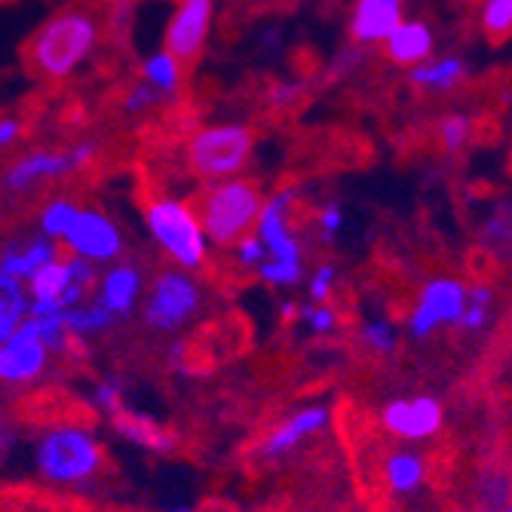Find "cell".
Segmentation results:
<instances>
[{"label": "cell", "mask_w": 512, "mask_h": 512, "mask_svg": "<svg viewBox=\"0 0 512 512\" xmlns=\"http://www.w3.org/2000/svg\"><path fill=\"white\" fill-rule=\"evenodd\" d=\"M99 19L89 7H68L46 19L34 37L28 40L25 59L31 71L43 80H65L71 77L96 50L99 40Z\"/></svg>", "instance_id": "6da1fadb"}, {"label": "cell", "mask_w": 512, "mask_h": 512, "mask_svg": "<svg viewBox=\"0 0 512 512\" xmlns=\"http://www.w3.org/2000/svg\"><path fill=\"white\" fill-rule=\"evenodd\" d=\"M264 197L258 191V184L249 178H227L215 181L200 194L194 203L203 230L209 243L221 249H237L246 237H252L258 230L261 212H264Z\"/></svg>", "instance_id": "7a4b0ae2"}, {"label": "cell", "mask_w": 512, "mask_h": 512, "mask_svg": "<svg viewBox=\"0 0 512 512\" xmlns=\"http://www.w3.org/2000/svg\"><path fill=\"white\" fill-rule=\"evenodd\" d=\"M34 463L46 482L83 485L102 470V442L80 424H59L37 439Z\"/></svg>", "instance_id": "3957f363"}, {"label": "cell", "mask_w": 512, "mask_h": 512, "mask_svg": "<svg viewBox=\"0 0 512 512\" xmlns=\"http://www.w3.org/2000/svg\"><path fill=\"white\" fill-rule=\"evenodd\" d=\"M292 203H295V191H289V188L273 194L264 203V212H261L258 230H255L267 246V261L258 267V276L267 286H276V289L298 286L304 276V252H301V243L292 234V224H289Z\"/></svg>", "instance_id": "277c9868"}, {"label": "cell", "mask_w": 512, "mask_h": 512, "mask_svg": "<svg viewBox=\"0 0 512 512\" xmlns=\"http://www.w3.org/2000/svg\"><path fill=\"white\" fill-rule=\"evenodd\" d=\"M252 148H255V138L249 126H240V123L206 126L191 135L188 166L197 178L209 184L240 178V172L252 160Z\"/></svg>", "instance_id": "5b68a950"}, {"label": "cell", "mask_w": 512, "mask_h": 512, "mask_svg": "<svg viewBox=\"0 0 512 512\" xmlns=\"http://www.w3.org/2000/svg\"><path fill=\"white\" fill-rule=\"evenodd\" d=\"M148 230L178 267L197 270L206 261L209 237L194 206L169 197L148 203Z\"/></svg>", "instance_id": "8992f818"}, {"label": "cell", "mask_w": 512, "mask_h": 512, "mask_svg": "<svg viewBox=\"0 0 512 512\" xmlns=\"http://www.w3.org/2000/svg\"><path fill=\"white\" fill-rule=\"evenodd\" d=\"M470 289L451 276L430 279V283L417 295V307L408 316V335L424 341L442 325H460L463 313H467Z\"/></svg>", "instance_id": "52a82bcc"}, {"label": "cell", "mask_w": 512, "mask_h": 512, "mask_svg": "<svg viewBox=\"0 0 512 512\" xmlns=\"http://www.w3.org/2000/svg\"><path fill=\"white\" fill-rule=\"evenodd\" d=\"M200 310V286L191 273L166 270L154 279L145 301V319L157 332H172Z\"/></svg>", "instance_id": "ba28073f"}, {"label": "cell", "mask_w": 512, "mask_h": 512, "mask_svg": "<svg viewBox=\"0 0 512 512\" xmlns=\"http://www.w3.org/2000/svg\"><path fill=\"white\" fill-rule=\"evenodd\" d=\"M92 157H96V145H92V142H80V145H74L68 151H31V154H25V157H19L16 163L7 166L4 188L10 194H25L31 188H37L40 181L74 175Z\"/></svg>", "instance_id": "9c48e42d"}, {"label": "cell", "mask_w": 512, "mask_h": 512, "mask_svg": "<svg viewBox=\"0 0 512 512\" xmlns=\"http://www.w3.org/2000/svg\"><path fill=\"white\" fill-rule=\"evenodd\" d=\"M212 13V0H178L163 34V50H169L181 65H194L209 40Z\"/></svg>", "instance_id": "30bf717a"}, {"label": "cell", "mask_w": 512, "mask_h": 512, "mask_svg": "<svg viewBox=\"0 0 512 512\" xmlns=\"http://www.w3.org/2000/svg\"><path fill=\"white\" fill-rule=\"evenodd\" d=\"M50 353L53 350L46 347L37 319L28 316L16 329V335L0 347V378L7 384H28L43 375Z\"/></svg>", "instance_id": "8fae6325"}, {"label": "cell", "mask_w": 512, "mask_h": 512, "mask_svg": "<svg viewBox=\"0 0 512 512\" xmlns=\"http://www.w3.org/2000/svg\"><path fill=\"white\" fill-rule=\"evenodd\" d=\"M62 243L71 249V255H80L92 264L114 261L123 252V237L117 224L99 209H80L77 221L71 224Z\"/></svg>", "instance_id": "7c38bea8"}, {"label": "cell", "mask_w": 512, "mask_h": 512, "mask_svg": "<svg viewBox=\"0 0 512 512\" xmlns=\"http://www.w3.org/2000/svg\"><path fill=\"white\" fill-rule=\"evenodd\" d=\"M381 424L387 433L405 442H424L442 430V405L433 396L393 399L381 411Z\"/></svg>", "instance_id": "4fadbf2b"}, {"label": "cell", "mask_w": 512, "mask_h": 512, "mask_svg": "<svg viewBox=\"0 0 512 512\" xmlns=\"http://www.w3.org/2000/svg\"><path fill=\"white\" fill-rule=\"evenodd\" d=\"M329 421H332V408L329 405H307V408L283 417V421H279L267 433V439L261 442V454L270 457V460L283 457V454L295 451L304 439L319 436L325 427H329Z\"/></svg>", "instance_id": "5bb4252c"}, {"label": "cell", "mask_w": 512, "mask_h": 512, "mask_svg": "<svg viewBox=\"0 0 512 512\" xmlns=\"http://www.w3.org/2000/svg\"><path fill=\"white\" fill-rule=\"evenodd\" d=\"M402 22V0H356L350 34L356 43H387Z\"/></svg>", "instance_id": "9a60e30c"}, {"label": "cell", "mask_w": 512, "mask_h": 512, "mask_svg": "<svg viewBox=\"0 0 512 512\" xmlns=\"http://www.w3.org/2000/svg\"><path fill=\"white\" fill-rule=\"evenodd\" d=\"M56 258H59L56 240H53V237H46V234H40V237L28 240L25 246L7 249V252H4V258H0V276L22 279V283H28V279H31L40 267L53 264Z\"/></svg>", "instance_id": "2e32d148"}, {"label": "cell", "mask_w": 512, "mask_h": 512, "mask_svg": "<svg viewBox=\"0 0 512 512\" xmlns=\"http://www.w3.org/2000/svg\"><path fill=\"white\" fill-rule=\"evenodd\" d=\"M433 31L430 25L424 22H402L390 40L384 43L387 46V56L396 62V65H408V68H417L424 65L430 56H433Z\"/></svg>", "instance_id": "e0dca14e"}, {"label": "cell", "mask_w": 512, "mask_h": 512, "mask_svg": "<svg viewBox=\"0 0 512 512\" xmlns=\"http://www.w3.org/2000/svg\"><path fill=\"white\" fill-rule=\"evenodd\" d=\"M138 295H142V273L132 264H114L105 276H102V286H99V301L117 313L126 316L132 313Z\"/></svg>", "instance_id": "ac0fdd59"}, {"label": "cell", "mask_w": 512, "mask_h": 512, "mask_svg": "<svg viewBox=\"0 0 512 512\" xmlns=\"http://www.w3.org/2000/svg\"><path fill=\"white\" fill-rule=\"evenodd\" d=\"M71 289H86L83 283H77L71 258H56L28 279V292L37 301H62Z\"/></svg>", "instance_id": "d6986e66"}, {"label": "cell", "mask_w": 512, "mask_h": 512, "mask_svg": "<svg viewBox=\"0 0 512 512\" xmlns=\"http://www.w3.org/2000/svg\"><path fill=\"white\" fill-rule=\"evenodd\" d=\"M427 479V460L417 454V451H393L387 460H384V482L393 494H414L417 488L424 485Z\"/></svg>", "instance_id": "ffe728a7"}, {"label": "cell", "mask_w": 512, "mask_h": 512, "mask_svg": "<svg viewBox=\"0 0 512 512\" xmlns=\"http://www.w3.org/2000/svg\"><path fill=\"white\" fill-rule=\"evenodd\" d=\"M114 430L126 439V442H132V445H138V448H148V451H172L175 448V439L163 430V427H157L151 417H145V414H135V411H120V414H114Z\"/></svg>", "instance_id": "44dd1931"}, {"label": "cell", "mask_w": 512, "mask_h": 512, "mask_svg": "<svg viewBox=\"0 0 512 512\" xmlns=\"http://www.w3.org/2000/svg\"><path fill=\"white\" fill-rule=\"evenodd\" d=\"M463 77H467V65L460 59H436V62H424L411 68L408 80L417 86V89H427V92H448L454 89Z\"/></svg>", "instance_id": "7402d4cb"}, {"label": "cell", "mask_w": 512, "mask_h": 512, "mask_svg": "<svg viewBox=\"0 0 512 512\" xmlns=\"http://www.w3.org/2000/svg\"><path fill=\"white\" fill-rule=\"evenodd\" d=\"M117 319L120 316L111 313L102 301H96V304H77V307L65 310V325H68L71 338H96V335L108 332Z\"/></svg>", "instance_id": "603a6c76"}, {"label": "cell", "mask_w": 512, "mask_h": 512, "mask_svg": "<svg viewBox=\"0 0 512 512\" xmlns=\"http://www.w3.org/2000/svg\"><path fill=\"white\" fill-rule=\"evenodd\" d=\"M181 68H184V65H181L169 50H160V53H154V56L145 59L142 77L160 92L163 99H172L175 92H178V86H181Z\"/></svg>", "instance_id": "cb8c5ba5"}, {"label": "cell", "mask_w": 512, "mask_h": 512, "mask_svg": "<svg viewBox=\"0 0 512 512\" xmlns=\"http://www.w3.org/2000/svg\"><path fill=\"white\" fill-rule=\"evenodd\" d=\"M77 215H80V206L71 203V200L46 203L43 212H40V234L53 237V240H65V234L71 230V224L77 221Z\"/></svg>", "instance_id": "d4e9b609"}, {"label": "cell", "mask_w": 512, "mask_h": 512, "mask_svg": "<svg viewBox=\"0 0 512 512\" xmlns=\"http://www.w3.org/2000/svg\"><path fill=\"white\" fill-rule=\"evenodd\" d=\"M482 246L488 252H500V255H506L512 249V209L509 206H497L488 215V221L482 227Z\"/></svg>", "instance_id": "484cf974"}, {"label": "cell", "mask_w": 512, "mask_h": 512, "mask_svg": "<svg viewBox=\"0 0 512 512\" xmlns=\"http://www.w3.org/2000/svg\"><path fill=\"white\" fill-rule=\"evenodd\" d=\"M491 304H494V292L488 286H473L470 289V301H467V313L460 319L463 332H485V325L491 322Z\"/></svg>", "instance_id": "4316f807"}, {"label": "cell", "mask_w": 512, "mask_h": 512, "mask_svg": "<svg viewBox=\"0 0 512 512\" xmlns=\"http://www.w3.org/2000/svg\"><path fill=\"white\" fill-rule=\"evenodd\" d=\"M362 344H365L371 353L387 356V353L396 350L399 335H396V329H393V322H387V319H368V322L362 325Z\"/></svg>", "instance_id": "83f0119b"}, {"label": "cell", "mask_w": 512, "mask_h": 512, "mask_svg": "<svg viewBox=\"0 0 512 512\" xmlns=\"http://www.w3.org/2000/svg\"><path fill=\"white\" fill-rule=\"evenodd\" d=\"M470 135H473V120L467 114H451L439 126V142L448 154H457L460 148H467Z\"/></svg>", "instance_id": "f1b7e54d"}, {"label": "cell", "mask_w": 512, "mask_h": 512, "mask_svg": "<svg viewBox=\"0 0 512 512\" xmlns=\"http://www.w3.org/2000/svg\"><path fill=\"white\" fill-rule=\"evenodd\" d=\"M298 319L307 325L313 335H332L338 329V313L329 307V304H316V301H307L298 307Z\"/></svg>", "instance_id": "f546056e"}, {"label": "cell", "mask_w": 512, "mask_h": 512, "mask_svg": "<svg viewBox=\"0 0 512 512\" xmlns=\"http://www.w3.org/2000/svg\"><path fill=\"white\" fill-rule=\"evenodd\" d=\"M482 28L500 40L512 31V0H485L482 10Z\"/></svg>", "instance_id": "4dcf8cb0"}, {"label": "cell", "mask_w": 512, "mask_h": 512, "mask_svg": "<svg viewBox=\"0 0 512 512\" xmlns=\"http://www.w3.org/2000/svg\"><path fill=\"white\" fill-rule=\"evenodd\" d=\"M335 283H338V270L332 267V264H322V267H316L313 270V276H310V286H307V292H310V301H316V304H325L332 298V289H335Z\"/></svg>", "instance_id": "1f68e13d"}, {"label": "cell", "mask_w": 512, "mask_h": 512, "mask_svg": "<svg viewBox=\"0 0 512 512\" xmlns=\"http://www.w3.org/2000/svg\"><path fill=\"white\" fill-rule=\"evenodd\" d=\"M120 381L117 378H108V381H102L99 387H96V393H92V402H96V408L102 411V414H108V417H114V414H120L123 411V405H120Z\"/></svg>", "instance_id": "d6a6232c"}, {"label": "cell", "mask_w": 512, "mask_h": 512, "mask_svg": "<svg viewBox=\"0 0 512 512\" xmlns=\"http://www.w3.org/2000/svg\"><path fill=\"white\" fill-rule=\"evenodd\" d=\"M163 96L160 92L145 80V83H138V86H132L129 92H126V102H123V108L129 111V114H142V111H148L151 105H157Z\"/></svg>", "instance_id": "836d02e7"}, {"label": "cell", "mask_w": 512, "mask_h": 512, "mask_svg": "<svg viewBox=\"0 0 512 512\" xmlns=\"http://www.w3.org/2000/svg\"><path fill=\"white\" fill-rule=\"evenodd\" d=\"M316 224H319V234L325 240H335L341 234V227H344V209H341V203L338 200L325 203L319 209V215H316Z\"/></svg>", "instance_id": "e575fe53"}, {"label": "cell", "mask_w": 512, "mask_h": 512, "mask_svg": "<svg viewBox=\"0 0 512 512\" xmlns=\"http://www.w3.org/2000/svg\"><path fill=\"white\" fill-rule=\"evenodd\" d=\"M237 261H240V267L258 270V267L267 261V246H264V240H261L258 234L246 237V240L237 246Z\"/></svg>", "instance_id": "d590c367"}, {"label": "cell", "mask_w": 512, "mask_h": 512, "mask_svg": "<svg viewBox=\"0 0 512 512\" xmlns=\"http://www.w3.org/2000/svg\"><path fill=\"white\" fill-rule=\"evenodd\" d=\"M19 132H22V123L16 117H4V120H0V145L10 148L19 138Z\"/></svg>", "instance_id": "8d00e7d4"}, {"label": "cell", "mask_w": 512, "mask_h": 512, "mask_svg": "<svg viewBox=\"0 0 512 512\" xmlns=\"http://www.w3.org/2000/svg\"><path fill=\"white\" fill-rule=\"evenodd\" d=\"M295 96H298V86H279V89H273V102L276 105H292Z\"/></svg>", "instance_id": "74e56055"}, {"label": "cell", "mask_w": 512, "mask_h": 512, "mask_svg": "<svg viewBox=\"0 0 512 512\" xmlns=\"http://www.w3.org/2000/svg\"><path fill=\"white\" fill-rule=\"evenodd\" d=\"M169 362H172V368H178V371L188 368V362H184V344H172V350H169Z\"/></svg>", "instance_id": "f35d334b"}, {"label": "cell", "mask_w": 512, "mask_h": 512, "mask_svg": "<svg viewBox=\"0 0 512 512\" xmlns=\"http://www.w3.org/2000/svg\"><path fill=\"white\" fill-rule=\"evenodd\" d=\"M298 307H301V304L289 301V304H283V307H279V316H283L286 322H295V319H298Z\"/></svg>", "instance_id": "ab89813d"}, {"label": "cell", "mask_w": 512, "mask_h": 512, "mask_svg": "<svg viewBox=\"0 0 512 512\" xmlns=\"http://www.w3.org/2000/svg\"><path fill=\"white\" fill-rule=\"evenodd\" d=\"M166 512H194V509H188V506H181V509H166Z\"/></svg>", "instance_id": "60d3db41"}]
</instances>
